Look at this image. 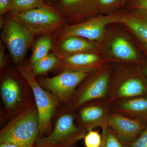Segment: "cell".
<instances>
[{
	"label": "cell",
	"mask_w": 147,
	"mask_h": 147,
	"mask_svg": "<svg viewBox=\"0 0 147 147\" xmlns=\"http://www.w3.org/2000/svg\"><path fill=\"white\" fill-rule=\"evenodd\" d=\"M111 113L125 116L147 124V96L115 100L110 103Z\"/></svg>",
	"instance_id": "cell-13"
},
{
	"label": "cell",
	"mask_w": 147,
	"mask_h": 147,
	"mask_svg": "<svg viewBox=\"0 0 147 147\" xmlns=\"http://www.w3.org/2000/svg\"><path fill=\"white\" fill-rule=\"evenodd\" d=\"M87 132L77 123L75 111L67 107L58 117L53 131L38 138L34 147H74Z\"/></svg>",
	"instance_id": "cell-2"
},
{
	"label": "cell",
	"mask_w": 147,
	"mask_h": 147,
	"mask_svg": "<svg viewBox=\"0 0 147 147\" xmlns=\"http://www.w3.org/2000/svg\"><path fill=\"white\" fill-rule=\"evenodd\" d=\"M120 17V15H111L93 18L73 26H64L50 36L54 42H59L72 36L80 37L90 40H97L104 33L105 26L111 22H119Z\"/></svg>",
	"instance_id": "cell-8"
},
{
	"label": "cell",
	"mask_w": 147,
	"mask_h": 147,
	"mask_svg": "<svg viewBox=\"0 0 147 147\" xmlns=\"http://www.w3.org/2000/svg\"><path fill=\"white\" fill-rule=\"evenodd\" d=\"M34 36L50 35L64 26L67 20L54 7L47 5L19 13H9Z\"/></svg>",
	"instance_id": "cell-4"
},
{
	"label": "cell",
	"mask_w": 147,
	"mask_h": 147,
	"mask_svg": "<svg viewBox=\"0 0 147 147\" xmlns=\"http://www.w3.org/2000/svg\"><path fill=\"white\" fill-rule=\"evenodd\" d=\"M129 147H147V126L139 137L129 145Z\"/></svg>",
	"instance_id": "cell-25"
},
{
	"label": "cell",
	"mask_w": 147,
	"mask_h": 147,
	"mask_svg": "<svg viewBox=\"0 0 147 147\" xmlns=\"http://www.w3.org/2000/svg\"><path fill=\"white\" fill-rule=\"evenodd\" d=\"M57 68L59 73L65 71L91 72L97 67L99 58L95 54L82 53L59 58Z\"/></svg>",
	"instance_id": "cell-14"
},
{
	"label": "cell",
	"mask_w": 147,
	"mask_h": 147,
	"mask_svg": "<svg viewBox=\"0 0 147 147\" xmlns=\"http://www.w3.org/2000/svg\"><path fill=\"white\" fill-rule=\"evenodd\" d=\"M26 92L19 83L11 77L6 78L1 85V94L6 110L15 116L29 107L26 103Z\"/></svg>",
	"instance_id": "cell-11"
},
{
	"label": "cell",
	"mask_w": 147,
	"mask_h": 147,
	"mask_svg": "<svg viewBox=\"0 0 147 147\" xmlns=\"http://www.w3.org/2000/svg\"><path fill=\"white\" fill-rule=\"evenodd\" d=\"M54 7L67 20L96 10L95 0H58Z\"/></svg>",
	"instance_id": "cell-16"
},
{
	"label": "cell",
	"mask_w": 147,
	"mask_h": 147,
	"mask_svg": "<svg viewBox=\"0 0 147 147\" xmlns=\"http://www.w3.org/2000/svg\"><path fill=\"white\" fill-rule=\"evenodd\" d=\"M59 59L54 53H49L31 67L35 76L41 75L57 68Z\"/></svg>",
	"instance_id": "cell-20"
},
{
	"label": "cell",
	"mask_w": 147,
	"mask_h": 147,
	"mask_svg": "<svg viewBox=\"0 0 147 147\" xmlns=\"http://www.w3.org/2000/svg\"><path fill=\"white\" fill-rule=\"evenodd\" d=\"M18 70L32 90L39 117V137H43L44 134L50 133L52 118L59 101L53 93L39 85L33 73L30 65L27 63L20 65Z\"/></svg>",
	"instance_id": "cell-3"
},
{
	"label": "cell",
	"mask_w": 147,
	"mask_h": 147,
	"mask_svg": "<svg viewBox=\"0 0 147 147\" xmlns=\"http://www.w3.org/2000/svg\"><path fill=\"white\" fill-rule=\"evenodd\" d=\"M95 47L94 44L88 40L80 37L72 36L59 42H54L52 50L59 58L79 53H87Z\"/></svg>",
	"instance_id": "cell-15"
},
{
	"label": "cell",
	"mask_w": 147,
	"mask_h": 147,
	"mask_svg": "<svg viewBox=\"0 0 147 147\" xmlns=\"http://www.w3.org/2000/svg\"><path fill=\"white\" fill-rule=\"evenodd\" d=\"M108 125L120 139L129 145L136 140L147 126V124L125 116L111 113Z\"/></svg>",
	"instance_id": "cell-12"
},
{
	"label": "cell",
	"mask_w": 147,
	"mask_h": 147,
	"mask_svg": "<svg viewBox=\"0 0 147 147\" xmlns=\"http://www.w3.org/2000/svg\"><path fill=\"white\" fill-rule=\"evenodd\" d=\"M147 96V82L138 73L119 74L113 81L110 79L108 101Z\"/></svg>",
	"instance_id": "cell-9"
},
{
	"label": "cell",
	"mask_w": 147,
	"mask_h": 147,
	"mask_svg": "<svg viewBox=\"0 0 147 147\" xmlns=\"http://www.w3.org/2000/svg\"><path fill=\"white\" fill-rule=\"evenodd\" d=\"M127 0H95L96 8L101 11L110 10L117 7Z\"/></svg>",
	"instance_id": "cell-24"
},
{
	"label": "cell",
	"mask_w": 147,
	"mask_h": 147,
	"mask_svg": "<svg viewBox=\"0 0 147 147\" xmlns=\"http://www.w3.org/2000/svg\"><path fill=\"white\" fill-rule=\"evenodd\" d=\"M111 50L115 57L119 59L130 61L138 60V56L136 50L123 38H117L113 41Z\"/></svg>",
	"instance_id": "cell-18"
},
{
	"label": "cell",
	"mask_w": 147,
	"mask_h": 147,
	"mask_svg": "<svg viewBox=\"0 0 147 147\" xmlns=\"http://www.w3.org/2000/svg\"><path fill=\"white\" fill-rule=\"evenodd\" d=\"M53 44L54 40L50 35H44L38 40L33 47L30 63L31 66L47 56L52 50Z\"/></svg>",
	"instance_id": "cell-19"
},
{
	"label": "cell",
	"mask_w": 147,
	"mask_h": 147,
	"mask_svg": "<svg viewBox=\"0 0 147 147\" xmlns=\"http://www.w3.org/2000/svg\"><path fill=\"white\" fill-rule=\"evenodd\" d=\"M6 58L5 52V46L1 45V49H0V68L1 69L6 64Z\"/></svg>",
	"instance_id": "cell-28"
},
{
	"label": "cell",
	"mask_w": 147,
	"mask_h": 147,
	"mask_svg": "<svg viewBox=\"0 0 147 147\" xmlns=\"http://www.w3.org/2000/svg\"><path fill=\"white\" fill-rule=\"evenodd\" d=\"M85 147H100L102 142V134L98 131L92 129L87 131L84 138Z\"/></svg>",
	"instance_id": "cell-23"
},
{
	"label": "cell",
	"mask_w": 147,
	"mask_h": 147,
	"mask_svg": "<svg viewBox=\"0 0 147 147\" xmlns=\"http://www.w3.org/2000/svg\"><path fill=\"white\" fill-rule=\"evenodd\" d=\"M0 147H27L22 145L13 144V143H1L0 145Z\"/></svg>",
	"instance_id": "cell-29"
},
{
	"label": "cell",
	"mask_w": 147,
	"mask_h": 147,
	"mask_svg": "<svg viewBox=\"0 0 147 147\" xmlns=\"http://www.w3.org/2000/svg\"><path fill=\"white\" fill-rule=\"evenodd\" d=\"M57 0H46V3L48 5L54 7Z\"/></svg>",
	"instance_id": "cell-30"
},
{
	"label": "cell",
	"mask_w": 147,
	"mask_h": 147,
	"mask_svg": "<svg viewBox=\"0 0 147 147\" xmlns=\"http://www.w3.org/2000/svg\"><path fill=\"white\" fill-rule=\"evenodd\" d=\"M90 73L86 71H65L53 77L40 78L37 82L43 88L55 95L60 102L67 105L77 86Z\"/></svg>",
	"instance_id": "cell-7"
},
{
	"label": "cell",
	"mask_w": 147,
	"mask_h": 147,
	"mask_svg": "<svg viewBox=\"0 0 147 147\" xmlns=\"http://www.w3.org/2000/svg\"><path fill=\"white\" fill-rule=\"evenodd\" d=\"M39 117L35 104L14 116L0 131V144L13 143L34 147L39 137Z\"/></svg>",
	"instance_id": "cell-1"
},
{
	"label": "cell",
	"mask_w": 147,
	"mask_h": 147,
	"mask_svg": "<svg viewBox=\"0 0 147 147\" xmlns=\"http://www.w3.org/2000/svg\"><path fill=\"white\" fill-rule=\"evenodd\" d=\"M48 5L46 0H12L9 13H19Z\"/></svg>",
	"instance_id": "cell-21"
},
{
	"label": "cell",
	"mask_w": 147,
	"mask_h": 147,
	"mask_svg": "<svg viewBox=\"0 0 147 147\" xmlns=\"http://www.w3.org/2000/svg\"><path fill=\"white\" fill-rule=\"evenodd\" d=\"M120 22L129 28L147 47V20L135 15H120Z\"/></svg>",
	"instance_id": "cell-17"
},
{
	"label": "cell",
	"mask_w": 147,
	"mask_h": 147,
	"mask_svg": "<svg viewBox=\"0 0 147 147\" xmlns=\"http://www.w3.org/2000/svg\"><path fill=\"white\" fill-rule=\"evenodd\" d=\"M129 7L147 13V0H131Z\"/></svg>",
	"instance_id": "cell-26"
},
{
	"label": "cell",
	"mask_w": 147,
	"mask_h": 147,
	"mask_svg": "<svg viewBox=\"0 0 147 147\" xmlns=\"http://www.w3.org/2000/svg\"><path fill=\"white\" fill-rule=\"evenodd\" d=\"M143 73H144V74L145 76H146L147 78V65L145 66L144 67Z\"/></svg>",
	"instance_id": "cell-31"
},
{
	"label": "cell",
	"mask_w": 147,
	"mask_h": 147,
	"mask_svg": "<svg viewBox=\"0 0 147 147\" xmlns=\"http://www.w3.org/2000/svg\"><path fill=\"white\" fill-rule=\"evenodd\" d=\"M76 111L77 123L87 131L98 127L102 128L108 125L111 114L110 102L94 100L85 103Z\"/></svg>",
	"instance_id": "cell-10"
},
{
	"label": "cell",
	"mask_w": 147,
	"mask_h": 147,
	"mask_svg": "<svg viewBox=\"0 0 147 147\" xmlns=\"http://www.w3.org/2000/svg\"><path fill=\"white\" fill-rule=\"evenodd\" d=\"M34 36L10 15L5 19L1 37L15 63H21L24 59Z\"/></svg>",
	"instance_id": "cell-6"
},
{
	"label": "cell",
	"mask_w": 147,
	"mask_h": 147,
	"mask_svg": "<svg viewBox=\"0 0 147 147\" xmlns=\"http://www.w3.org/2000/svg\"><path fill=\"white\" fill-rule=\"evenodd\" d=\"M101 129L102 142L100 147H129V145L122 141L108 125Z\"/></svg>",
	"instance_id": "cell-22"
},
{
	"label": "cell",
	"mask_w": 147,
	"mask_h": 147,
	"mask_svg": "<svg viewBox=\"0 0 147 147\" xmlns=\"http://www.w3.org/2000/svg\"><path fill=\"white\" fill-rule=\"evenodd\" d=\"M111 70L104 67L90 74L80 84L67 107L76 111L87 102L96 100H108Z\"/></svg>",
	"instance_id": "cell-5"
},
{
	"label": "cell",
	"mask_w": 147,
	"mask_h": 147,
	"mask_svg": "<svg viewBox=\"0 0 147 147\" xmlns=\"http://www.w3.org/2000/svg\"><path fill=\"white\" fill-rule=\"evenodd\" d=\"M12 0H0V15L3 16L10 11Z\"/></svg>",
	"instance_id": "cell-27"
}]
</instances>
